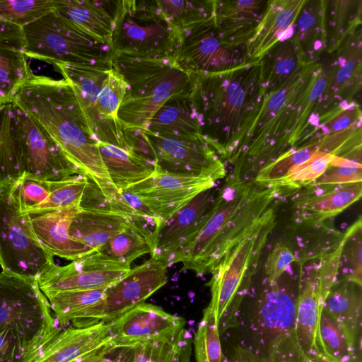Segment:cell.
<instances>
[{
    "mask_svg": "<svg viewBox=\"0 0 362 362\" xmlns=\"http://www.w3.org/2000/svg\"><path fill=\"white\" fill-rule=\"evenodd\" d=\"M190 97L202 135L222 160L233 163L251 131L266 95L261 64L232 70L191 74Z\"/></svg>",
    "mask_w": 362,
    "mask_h": 362,
    "instance_id": "1",
    "label": "cell"
},
{
    "mask_svg": "<svg viewBox=\"0 0 362 362\" xmlns=\"http://www.w3.org/2000/svg\"><path fill=\"white\" fill-rule=\"evenodd\" d=\"M320 62L305 64L279 88L267 91L255 122L232 164L230 175L261 167L298 146L325 87Z\"/></svg>",
    "mask_w": 362,
    "mask_h": 362,
    "instance_id": "2",
    "label": "cell"
},
{
    "mask_svg": "<svg viewBox=\"0 0 362 362\" xmlns=\"http://www.w3.org/2000/svg\"><path fill=\"white\" fill-rule=\"evenodd\" d=\"M13 103L49 134L108 199L118 194L102 160L99 141L67 81L32 74Z\"/></svg>",
    "mask_w": 362,
    "mask_h": 362,
    "instance_id": "3",
    "label": "cell"
},
{
    "mask_svg": "<svg viewBox=\"0 0 362 362\" xmlns=\"http://www.w3.org/2000/svg\"><path fill=\"white\" fill-rule=\"evenodd\" d=\"M276 192L252 180L228 175L190 244L173 260L182 270L210 273L249 235L277 200Z\"/></svg>",
    "mask_w": 362,
    "mask_h": 362,
    "instance_id": "4",
    "label": "cell"
},
{
    "mask_svg": "<svg viewBox=\"0 0 362 362\" xmlns=\"http://www.w3.org/2000/svg\"><path fill=\"white\" fill-rule=\"evenodd\" d=\"M111 64L126 84L117 112L122 129L143 130L169 98L191 93L192 75L174 58L146 59L113 54Z\"/></svg>",
    "mask_w": 362,
    "mask_h": 362,
    "instance_id": "5",
    "label": "cell"
},
{
    "mask_svg": "<svg viewBox=\"0 0 362 362\" xmlns=\"http://www.w3.org/2000/svg\"><path fill=\"white\" fill-rule=\"evenodd\" d=\"M276 225L272 207L256 228L227 252L210 272L211 300L220 333L238 325L241 305L248 293L262 251Z\"/></svg>",
    "mask_w": 362,
    "mask_h": 362,
    "instance_id": "6",
    "label": "cell"
},
{
    "mask_svg": "<svg viewBox=\"0 0 362 362\" xmlns=\"http://www.w3.org/2000/svg\"><path fill=\"white\" fill-rule=\"evenodd\" d=\"M55 65L73 88L98 141L129 148L117 119L126 84L111 59L93 64Z\"/></svg>",
    "mask_w": 362,
    "mask_h": 362,
    "instance_id": "7",
    "label": "cell"
},
{
    "mask_svg": "<svg viewBox=\"0 0 362 362\" xmlns=\"http://www.w3.org/2000/svg\"><path fill=\"white\" fill-rule=\"evenodd\" d=\"M51 310L36 279L0 273V332L16 341L29 360L61 329Z\"/></svg>",
    "mask_w": 362,
    "mask_h": 362,
    "instance_id": "8",
    "label": "cell"
},
{
    "mask_svg": "<svg viewBox=\"0 0 362 362\" xmlns=\"http://www.w3.org/2000/svg\"><path fill=\"white\" fill-rule=\"evenodd\" d=\"M180 32L164 16L156 0H120L110 40L113 54L173 58Z\"/></svg>",
    "mask_w": 362,
    "mask_h": 362,
    "instance_id": "9",
    "label": "cell"
},
{
    "mask_svg": "<svg viewBox=\"0 0 362 362\" xmlns=\"http://www.w3.org/2000/svg\"><path fill=\"white\" fill-rule=\"evenodd\" d=\"M342 240L328 251L312 257L300 267L298 284L296 331L306 362H330L320 336V317L325 300L339 274Z\"/></svg>",
    "mask_w": 362,
    "mask_h": 362,
    "instance_id": "10",
    "label": "cell"
},
{
    "mask_svg": "<svg viewBox=\"0 0 362 362\" xmlns=\"http://www.w3.org/2000/svg\"><path fill=\"white\" fill-rule=\"evenodd\" d=\"M25 57L49 63L93 64L110 61L109 43L77 28L54 11L23 27Z\"/></svg>",
    "mask_w": 362,
    "mask_h": 362,
    "instance_id": "11",
    "label": "cell"
},
{
    "mask_svg": "<svg viewBox=\"0 0 362 362\" xmlns=\"http://www.w3.org/2000/svg\"><path fill=\"white\" fill-rule=\"evenodd\" d=\"M40 243L28 213L22 212L10 189L0 192V265L2 272L37 279L54 264Z\"/></svg>",
    "mask_w": 362,
    "mask_h": 362,
    "instance_id": "12",
    "label": "cell"
},
{
    "mask_svg": "<svg viewBox=\"0 0 362 362\" xmlns=\"http://www.w3.org/2000/svg\"><path fill=\"white\" fill-rule=\"evenodd\" d=\"M140 131L151 152L156 170L215 181L226 177L223 160L202 135L186 137Z\"/></svg>",
    "mask_w": 362,
    "mask_h": 362,
    "instance_id": "13",
    "label": "cell"
},
{
    "mask_svg": "<svg viewBox=\"0 0 362 362\" xmlns=\"http://www.w3.org/2000/svg\"><path fill=\"white\" fill-rule=\"evenodd\" d=\"M173 58L189 74L223 72L250 63L245 47H233L222 42L214 17L181 31Z\"/></svg>",
    "mask_w": 362,
    "mask_h": 362,
    "instance_id": "14",
    "label": "cell"
},
{
    "mask_svg": "<svg viewBox=\"0 0 362 362\" xmlns=\"http://www.w3.org/2000/svg\"><path fill=\"white\" fill-rule=\"evenodd\" d=\"M13 105L22 147L23 175L46 181L83 175L49 134Z\"/></svg>",
    "mask_w": 362,
    "mask_h": 362,
    "instance_id": "15",
    "label": "cell"
},
{
    "mask_svg": "<svg viewBox=\"0 0 362 362\" xmlns=\"http://www.w3.org/2000/svg\"><path fill=\"white\" fill-rule=\"evenodd\" d=\"M108 323L112 344L115 346L135 347L147 342H173L186 332L183 317L145 302Z\"/></svg>",
    "mask_w": 362,
    "mask_h": 362,
    "instance_id": "16",
    "label": "cell"
},
{
    "mask_svg": "<svg viewBox=\"0 0 362 362\" xmlns=\"http://www.w3.org/2000/svg\"><path fill=\"white\" fill-rule=\"evenodd\" d=\"M131 269L129 264L93 251L67 265L53 264L37 280L43 293L100 289L117 282Z\"/></svg>",
    "mask_w": 362,
    "mask_h": 362,
    "instance_id": "17",
    "label": "cell"
},
{
    "mask_svg": "<svg viewBox=\"0 0 362 362\" xmlns=\"http://www.w3.org/2000/svg\"><path fill=\"white\" fill-rule=\"evenodd\" d=\"M216 182L214 180L207 177L156 170L148 178L127 190L142 200L158 224L198 194L214 187Z\"/></svg>",
    "mask_w": 362,
    "mask_h": 362,
    "instance_id": "18",
    "label": "cell"
},
{
    "mask_svg": "<svg viewBox=\"0 0 362 362\" xmlns=\"http://www.w3.org/2000/svg\"><path fill=\"white\" fill-rule=\"evenodd\" d=\"M217 192L214 187L205 190L167 219L156 225L153 233V250L151 257L167 262L170 266L174 259L193 240Z\"/></svg>",
    "mask_w": 362,
    "mask_h": 362,
    "instance_id": "19",
    "label": "cell"
},
{
    "mask_svg": "<svg viewBox=\"0 0 362 362\" xmlns=\"http://www.w3.org/2000/svg\"><path fill=\"white\" fill-rule=\"evenodd\" d=\"M170 265L151 257L106 289L100 322H109L133 307L144 303L167 283Z\"/></svg>",
    "mask_w": 362,
    "mask_h": 362,
    "instance_id": "20",
    "label": "cell"
},
{
    "mask_svg": "<svg viewBox=\"0 0 362 362\" xmlns=\"http://www.w3.org/2000/svg\"><path fill=\"white\" fill-rule=\"evenodd\" d=\"M335 57L324 65L320 62L326 76L325 87L313 115L320 114L344 100H353L361 84V28L351 35L332 53Z\"/></svg>",
    "mask_w": 362,
    "mask_h": 362,
    "instance_id": "21",
    "label": "cell"
},
{
    "mask_svg": "<svg viewBox=\"0 0 362 362\" xmlns=\"http://www.w3.org/2000/svg\"><path fill=\"white\" fill-rule=\"evenodd\" d=\"M362 183L305 188L295 195L292 219L299 226H317L360 199Z\"/></svg>",
    "mask_w": 362,
    "mask_h": 362,
    "instance_id": "22",
    "label": "cell"
},
{
    "mask_svg": "<svg viewBox=\"0 0 362 362\" xmlns=\"http://www.w3.org/2000/svg\"><path fill=\"white\" fill-rule=\"evenodd\" d=\"M110 344L108 322L61 329L33 354L28 362H72Z\"/></svg>",
    "mask_w": 362,
    "mask_h": 362,
    "instance_id": "23",
    "label": "cell"
},
{
    "mask_svg": "<svg viewBox=\"0 0 362 362\" xmlns=\"http://www.w3.org/2000/svg\"><path fill=\"white\" fill-rule=\"evenodd\" d=\"M78 210L79 206H74L28 213L38 240L53 256L73 261L95 251L69 235L70 225Z\"/></svg>",
    "mask_w": 362,
    "mask_h": 362,
    "instance_id": "24",
    "label": "cell"
},
{
    "mask_svg": "<svg viewBox=\"0 0 362 362\" xmlns=\"http://www.w3.org/2000/svg\"><path fill=\"white\" fill-rule=\"evenodd\" d=\"M307 0H272L254 35L245 45L249 62H257L276 44L293 36L294 25Z\"/></svg>",
    "mask_w": 362,
    "mask_h": 362,
    "instance_id": "25",
    "label": "cell"
},
{
    "mask_svg": "<svg viewBox=\"0 0 362 362\" xmlns=\"http://www.w3.org/2000/svg\"><path fill=\"white\" fill-rule=\"evenodd\" d=\"M268 2L215 0L214 23L222 42L233 47H245L261 22Z\"/></svg>",
    "mask_w": 362,
    "mask_h": 362,
    "instance_id": "26",
    "label": "cell"
},
{
    "mask_svg": "<svg viewBox=\"0 0 362 362\" xmlns=\"http://www.w3.org/2000/svg\"><path fill=\"white\" fill-rule=\"evenodd\" d=\"M52 1L57 14L84 33L110 45L120 0Z\"/></svg>",
    "mask_w": 362,
    "mask_h": 362,
    "instance_id": "27",
    "label": "cell"
},
{
    "mask_svg": "<svg viewBox=\"0 0 362 362\" xmlns=\"http://www.w3.org/2000/svg\"><path fill=\"white\" fill-rule=\"evenodd\" d=\"M107 288L45 292L60 326L84 327L100 322Z\"/></svg>",
    "mask_w": 362,
    "mask_h": 362,
    "instance_id": "28",
    "label": "cell"
},
{
    "mask_svg": "<svg viewBox=\"0 0 362 362\" xmlns=\"http://www.w3.org/2000/svg\"><path fill=\"white\" fill-rule=\"evenodd\" d=\"M323 308L339 324L361 361V286L337 280L328 293Z\"/></svg>",
    "mask_w": 362,
    "mask_h": 362,
    "instance_id": "29",
    "label": "cell"
},
{
    "mask_svg": "<svg viewBox=\"0 0 362 362\" xmlns=\"http://www.w3.org/2000/svg\"><path fill=\"white\" fill-rule=\"evenodd\" d=\"M139 218L144 217L79 209L70 225L69 235L95 251Z\"/></svg>",
    "mask_w": 362,
    "mask_h": 362,
    "instance_id": "30",
    "label": "cell"
},
{
    "mask_svg": "<svg viewBox=\"0 0 362 362\" xmlns=\"http://www.w3.org/2000/svg\"><path fill=\"white\" fill-rule=\"evenodd\" d=\"M99 151L110 179L118 192L141 182L156 171L155 163L132 148L99 142Z\"/></svg>",
    "mask_w": 362,
    "mask_h": 362,
    "instance_id": "31",
    "label": "cell"
},
{
    "mask_svg": "<svg viewBox=\"0 0 362 362\" xmlns=\"http://www.w3.org/2000/svg\"><path fill=\"white\" fill-rule=\"evenodd\" d=\"M146 130L162 135L202 136L199 118L190 93L175 95L165 100L153 115Z\"/></svg>",
    "mask_w": 362,
    "mask_h": 362,
    "instance_id": "32",
    "label": "cell"
},
{
    "mask_svg": "<svg viewBox=\"0 0 362 362\" xmlns=\"http://www.w3.org/2000/svg\"><path fill=\"white\" fill-rule=\"evenodd\" d=\"M325 1H309L302 8L294 25L293 37L303 62L316 63L326 52Z\"/></svg>",
    "mask_w": 362,
    "mask_h": 362,
    "instance_id": "33",
    "label": "cell"
},
{
    "mask_svg": "<svg viewBox=\"0 0 362 362\" xmlns=\"http://www.w3.org/2000/svg\"><path fill=\"white\" fill-rule=\"evenodd\" d=\"M23 154L13 103L0 105V192L23 175Z\"/></svg>",
    "mask_w": 362,
    "mask_h": 362,
    "instance_id": "34",
    "label": "cell"
},
{
    "mask_svg": "<svg viewBox=\"0 0 362 362\" xmlns=\"http://www.w3.org/2000/svg\"><path fill=\"white\" fill-rule=\"evenodd\" d=\"M156 224L153 219L139 218L95 251L131 265L138 257L148 253L151 255Z\"/></svg>",
    "mask_w": 362,
    "mask_h": 362,
    "instance_id": "35",
    "label": "cell"
},
{
    "mask_svg": "<svg viewBox=\"0 0 362 362\" xmlns=\"http://www.w3.org/2000/svg\"><path fill=\"white\" fill-rule=\"evenodd\" d=\"M361 1H325V25L327 54L337 50L351 35L361 28Z\"/></svg>",
    "mask_w": 362,
    "mask_h": 362,
    "instance_id": "36",
    "label": "cell"
},
{
    "mask_svg": "<svg viewBox=\"0 0 362 362\" xmlns=\"http://www.w3.org/2000/svg\"><path fill=\"white\" fill-rule=\"evenodd\" d=\"M259 62L262 82L267 92L279 88L301 66L305 64L293 36L276 44L265 53Z\"/></svg>",
    "mask_w": 362,
    "mask_h": 362,
    "instance_id": "37",
    "label": "cell"
},
{
    "mask_svg": "<svg viewBox=\"0 0 362 362\" xmlns=\"http://www.w3.org/2000/svg\"><path fill=\"white\" fill-rule=\"evenodd\" d=\"M361 126L360 104L354 99L344 100L328 110L312 116L300 144L310 139H319Z\"/></svg>",
    "mask_w": 362,
    "mask_h": 362,
    "instance_id": "38",
    "label": "cell"
},
{
    "mask_svg": "<svg viewBox=\"0 0 362 362\" xmlns=\"http://www.w3.org/2000/svg\"><path fill=\"white\" fill-rule=\"evenodd\" d=\"M156 2L164 16L180 32L214 17L215 0H156Z\"/></svg>",
    "mask_w": 362,
    "mask_h": 362,
    "instance_id": "39",
    "label": "cell"
},
{
    "mask_svg": "<svg viewBox=\"0 0 362 362\" xmlns=\"http://www.w3.org/2000/svg\"><path fill=\"white\" fill-rule=\"evenodd\" d=\"M31 75L23 52L0 49V105L13 103Z\"/></svg>",
    "mask_w": 362,
    "mask_h": 362,
    "instance_id": "40",
    "label": "cell"
},
{
    "mask_svg": "<svg viewBox=\"0 0 362 362\" xmlns=\"http://www.w3.org/2000/svg\"><path fill=\"white\" fill-rule=\"evenodd\" d=\"M320 343L330 362H361L339 324L322 308L319 324Z\"/></svg>",
    "mask_w": 362,
    "mask_h": 362,
    "instance_id": "41",
    "label": "cell"
},
{
    "mask_svg": "<svg viewBox=\"0 0 362 362\" xmlns=\"http://www.w3.org/2000/svg\"><path fill=\"white\" fill-rule=\"evenodd\" d=\"M197 362H229L223 355L218 324L213 310L207 306L194 337Z\"/></svg>",
    "mask_w": 362,
    "mask_h": 362,
    "instance_id": "42",
    "label": "cell"
},
{
    "mask_svg": "<svg viewBox=\"0 0 362 362\" xmlns=\"http://www.w3.org/2000/svg\"><path fill=\"white\" fill-rule=\"evenodd\" d=\"M340 269L344 281L361 286L362 222L359 218L345 232L342 238Z\"/></svg>",
    "mask_w": 362,
    "mask_h": 362,
    "instance_id": "43",
    "label": "cell"
},
{
    "mask_svg": "<svg viewBox=\"0 0 362 362\" xmlns=\"http://www.w3.org/2000/svg\"><path fill=\"white\" fill-rule=\"evenodd\" d=\"M361 181L362 165L360 150L348 155L336 156L325 173L307 188L332 187Z\"/></svg>",
    "mask_w": 362,
    "mask_h": 362,
    "instance_id": "44",
    "label": "cell"
},
{
    "mask_svg": "<svg viewBox=\"0 0 362 362\" xmlns=\"http://www.w3.org/2000/svg\"><path fill=\"white\" fill-rule=\"evenodd\" d=\"M87 183L88 178L81 175L61 180L49 181V194L36 210L79 206Z\"/></svg>",
    "mask_w": 362,
    "mask_h": 362,
    "instance_id": "45",
    "label": "cell"
},
{
    "mask_svg": "<svg viewBox=\"0 0 362 362\" xmlns=\"http://www.w3.org/2000/svg\"><path fill=\"white\" fill-rule=\"evenodd\" d=\"M53 10L52 0H0V18L22 28Z\"/></svg>",
    "mask_w": 362,
    "mask_h": 362,
    "instance_id": "46",
    "label": "cell"
},
{
    "mask_svg": "<svg viewBox=\"0 0 362 362\" xmlns=\"http://www.w3.org/2000/svg\"><path fill=\"white\" fill-rule=\"evenodd\" d=\"M22 212L37 209L49 194V181L23 175L9 189Z\"/></svg>",
    "mask_w": 362,
    "mask_h": 362,
    "instance_id": "47",
    "label": "cell"
},
{
    "mask_svg": "<svg viewBox=\"0 0 362 362\" xmlns=\"http://www.w3.org/2000/svg\"><path fill=\"white\" fill-rule=\"evenodd\" d=\"M185 338V334L173 342H147L134 348V362H168Z\"/></svg>",
    "mask_w": 362,
    "mask_h": 362,
    "instance_id": "48",
    "label": "cell"
},
{
    "mask_svg": "<svg viewBox=\"0 0 362 362\" xmlns=\"http://www.w3.org/2000/svg\"><path fill=\"white\" fill-rule=\"evenodd\" d=\"M295 261L296 258L288 247L277 244L269 255L265 263V282L279 281L287 267Z\"/></svg>",
    "mask_w": 362,
    "mask_h": 362,
    "instance_id": "49",
    "label": "cell"
},
{
    "mask_svg": "<svg viewBox=\"0 0 362 362\" xmlns=\"http://www.w3.org/2000/svg\"><path fill=\"white\" fill-rule=\"evenodd\" d=\"M134 348L110 344L101 350L72 362H134Z\"/></svg>",
    "mask_w": 362,
    "mask_h": 362,
    "instance_id": "50",
    "label": "cell"
},
{
    "mask_svg": "<svg viewBox=\"0 0 362 362\" xmlns=\"http://www.w3.org/2000/svg\"><path fill=\"white\" fill-rule=\"evenodd\" d=\"M24 47L23 28L0 18V49L23 52Z\"/></svg>",
    "mask_w": 362,
    "mask_h": 362,
    "instance_id": "51",
    "label": "cell"
},
{
    "mask_svg": "<svg viewBox=\"0 0 362 362\" xmlns=\"http://www.w3.org/2000/svg\"><path fill=\"white\" fill-rule=\"evenodd\" d=\"M29 356L18 344L0 332V362H28Z\"/></svg>",
    "mask_w": 362,
    "mask_h": 362,
    "instance_id": "52",
    "label": "cell"
},
{
    "mask_svg": "<svg viewBox=\"0 0 362 362\" xmlns=\"http://www.w3.org/2000/svg\"><path fill=\"white\" fill-rule=\"evenodd\" d=\"M229 362H259L253 353L244 346L235 348L233 356Z\"/></svg>",
    "mask_w": 362,
    "mask_h": 362,
    "instance_id": "53",
    "label": "cell"
},
{
    "mask_svg": "<svg viewBox=\"0 0 362 362\" xmlns=\"http://www.w3.org/2000/svg\"><path fill=\"white\" fill-rule=\"evenodd\" d=\"M186 338L182 341L179 346L173 354L168 362H189V344L186 342Z\"/></svg>",
    "mask_w": 362,
    "mask_h": 362,
    "instance_id": "54",
    "label": "cell"
}]
</instances>
